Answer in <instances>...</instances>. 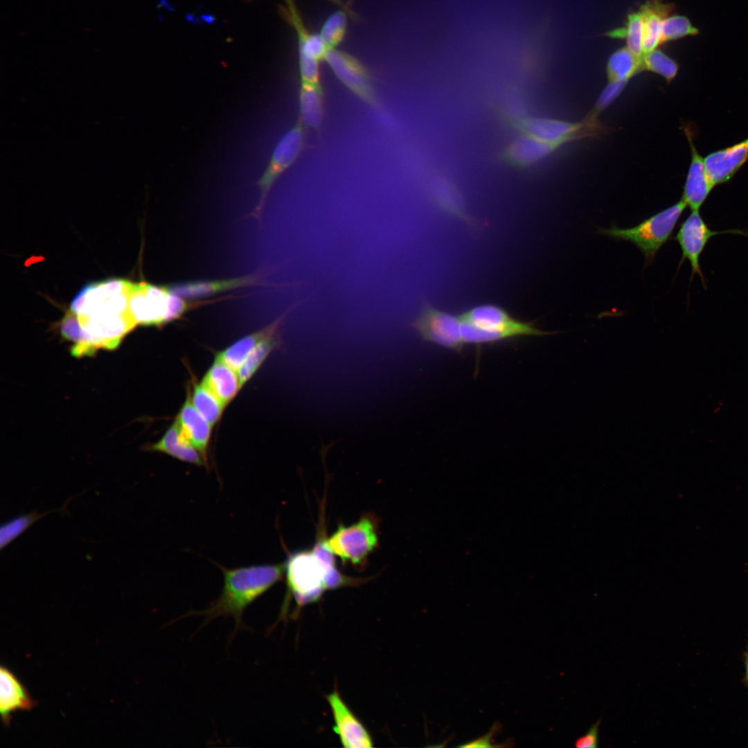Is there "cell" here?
I'll return each instance as SVG.
<instances>
[{
    "label": "cell",
    "mask_w": 748,
    "mask_h": 748,
    "mask_svg": "<svg viewBox=\"0 0 748 748\" xmlns=\"http://www.w3.org/2000/svg\"><path fill=\"white\" fill-rule=\"evenodd\" d=\"M220 569L224 585L219 597L206 609L189 614L204 615L206 622L219 616L231 617L235 622V629H240L243 627V614L247 607L282 580L285 564Z\"/></svg>",
    "instance_id": "obj_1"
},
{
    "label": "cell",
    "mask_w": 748,
    "mask_h": 748,
    "mask_svg": "<svg viewBox=\"0 0 748 748\" xmlns=\"http://www.w3.org/2000/svg\"><path fill=\"white\" fill-rule=\"evenodd\" d=\"M133 283L112 278L84 286L71 302L80 320L105 321L132 315L129 307Z\"/></svg>",
    "instance_id": "obj_2"
},
{
    "label": "cell",
    "mask_w": 748,
    "mask_h": 748,
    "mask_svg": "<svg viewBox=\"0 0 748 748\" xmlns=\"http://www.w3.org/2000/svg\"><path fill=\"white\" fill-rule=\"evenodd\" d=\"M285 564L287 594L278 620L287 617L292 598L296 604L293 616H298L303 607L320 600L326 590L323 568L312 551L291 553Z\"/></svg>",
    "instance_id": "obj_3"
},
{
    "label": "cell",
    "mask_w": 748,
    "mask_h": 748,
    "mask_svg": "<svg viewBox=\"0 0 748 748\" xmlns=\"http://www.w3.org/2000/svg\"><path fill=\"white\" fill-rule=\"evenodd\" d=\"M686 206L681 199L676 204L632 228L612 226L609 229H599L598 231L609 238L632 242L641 251L645 262L649 264L659 249L669 240Z\"/></svg>",
    "instance_id": "obj_4"
},
{
    "label": "cell",
    "mask_w": 748,
    "mask_h": 748,
    "mask_svg": "<svg viewBox=\"0 0 748 748\" xmlns=\"http://www.w3.org/2000/svg\"><path fill=\"white\" fill-rule=\"evenodd\" d=\"M377 522L366 513L349 526L339 525L327 538L329 549L343 563L362 566L378 546Z\"/></svg>",
    "instance_id": "obj_5"
},
{
    "label": "cell",
    "mask_w": 748,
    "mask_h": 748,
    "mask_svg": "<svg viewBox=\"0 0 748 748\" xmlns=\"http://www.w3.org/2000/svg\"><path fill=\"white\" fill-rule=\"evenodd\" d=\"M507 121L522 134L533 136L559 147L572 140L599 134L603 130L596 118V115L593 114L578 123L526 117L523 115L508 118Z\"/></svg>",
    "instance_id": "obj_6"
},
{
    "label": "cell",
    "mask_w": 748,
    "mask_h": 748,
    "mask_svg": "<svg viewBox=\"0 0 748 748\" xmlns=\"http://www.w3.org/2000/svg\"><path fill=\"white\" fill-rule=\"evenodd\" d=\"M735 234L748 236V231L741 229H728L713 231L709 228L703 220L699 211H691L689 215L682 223L675 237L682 252V257L679 267L686 259L691 267V281L695 274H697L704 287L706 283L701 269L700 258L709 240L717 235Z\"/></svg>",
    "instance_id": "obj_7"
},
{
    "label": "cell",
    "mask_w": 748,
    "mask_h": 748,
    "mask_svg": "<svg viewBox=\"0 0 748 748\" xmlns=\"http://www.w3.org/2000/svg\"><path fill=\"white\" fill-rule=\"evenodd\" d=\"M462 323L460 316L426 303L411 326L424 341L461 353L465 345L462 337Z\"/></svg>",
    "instance_id": "obj_8"
},
{
    "label": "cell",
    "mask_w": 748,
    "mask_h": 748,
    "mask_svg": "<svg viewBox=\"0 0 748 748\" xmlns=\"http://www.w3.org/2000/svg\"><path fill=\"white\" fill-rule=\"evenodd\" d=\"M324 60L338 80L354 95L371 107L380 108L371 72L360 60L337 48L328 50Z\"/></svg>",
    "instance_id": "obj_9"
},
{
    "label": "cell",
    "mask_w": 748,
    "mask_h": 748,
    "mask_svg": "<svg viewBox=\"0 0 748 748\" xmlns=\"http://www.w3.org/2000/svg\"><path fill=\"white\" fill-rule=\"evenodd\" d=\"M169 295L166 286L146 282L133 283L129 307L137 324L146 326L166 324Z\"/></svg>",
    "instance_id": "obj_10"
},
{
    "label": "cell",
    "mask_w": 748,
    "mask_h": 748,
    "mask_svg": "<svg viewBox=\"0 0 748 748\" xmlns=\"http://www.w3.org/2000/svg\"><path fill=\"white\" fill-rule=\"evenodd\" d=\"M467 323L478 327L501 330H512L520 336H546L554 332L542 330L533 322L514 319L506 310L494 304H482L459 315Z\"/></svg>",
    "instance_id": "obj_11"
},
{
    "label": "cell",
    "mask_w": 748,
    "mask_h": 748,
    "mask_svg": "<svg viewBox=\"0 0 748 748\" xmlns=\"http://www.w3.org/2000/svg\"><path fill=\"white\" fill-rule=\"evenodd\" d=\"M334 720L333 729L344 747L371 748L373 740L368 730L355 715L338 691L326 696Z\"/></svg>",
    "instance_id": "obj_12"
},
{
    "label": "cell",
    "mask_w": 748,
    "mask_h": 748,
    "mask_svg": "<svg viewBox=\"0 0 748 748\" xmlns=\"http://www.w3.org/2000/svg\"><path fill=\"white\" fill-rule=\"evenodd\" d=\"M305 127L299 118L276 145L270 162L258 182L262 199L276 179L298 158L304 145Z\"/></svg>",
    "instance_id": "obj_13"
},
{
    "label": "cell",
    "mask_w": 748,
    "mask_h": 748,
    "mask_svg": "<svg viewBox=\"0 0 748 748\" xmlns=\"http://www.w3.org/2000/svg\"><path fill=\"white\" fill-rule=\"evenodd\" d=\"M684 131L691 147V161L682 199L691 211H700L713 186L708 176L704 159L700 156L693 144L691 132L687 127H684Z\"/></svg>",
    "instance_id": "obj_14"
},
{
    "label": "cell",
    "mask_w": 748,
    "mask_h": 748,
    "mask_svg": "<svg viewBox=\"0 0 748 748\" xmlns=\"http://www.w3.org/2000/svg\"><path fill=\"white\" fill-rule=\"evenodd\" d=\"M747 159L748 138L708 154L704 158V163L713 186L729 181Z\"/></svg>",
    "instance_id": "obj_15"
},
{
    "label": "cell",
    "mask_w": 748,
    "mask_h": 748,
    "mask_svg": "<svg viewBox=\"0 0 748 748\" xmlns=\"http://www.w3.org/2000/svg\"><path fill=\"white\" fill-rule=\"evenodd\" d=\"M35 702L16 676L6 667L0 668V713L1 720L9 726L11 715L17 711H30Z\"/></svg>",
    "instance_id": "obj_16"
},
{
    "label": "cell",
    "mask_w": 748,
    "mask_h": 748,
    "mask_svg": "<svg viewBox=\"0 0 748 748\" xmlns=\"http://www.w3.org/2000/svg\"><path fill=\"white\" fill-rule=\"evenodd\" d=\"M559 146L522 134L511 142L499 154L504 161L519 168H526L553 153Z\"/></svg>",
    "instance_id": "obj_17"
},
{
    "label": "cell",
    "mask_w": 748,
    "mask_h": 748,
    "mask_svg": "<svg viewBox=\"0 0 748 748\" xmlns=\"http://www.w3.org/2000/svg\"><path fill=\"white\" fill-rule=\"evenodd\" d=\"M184 436L199 452L207 462V451L211 436L212 426L199 414L193 406L190 395L181 407L176 418Z\"/></svg>",
    "instance_id": "obj_18"
},
{
    "label": "cell",
    "mask_w": 748,
    "mask_h": 748,
    "mask_svg": "<svg viewBox=\"0 0 748 748\" xmlns=\"http://www.w3.org/2000/svg\"><path fill=\"white\" fill-rule=\"evenodd\" d=\"M147 449L164 453L181 461L197 466L206 464L199 452L184 436L176 420L166 429L161 439L149 446Z\"/></svg>",
    "instance_id": "obj_19"
},
{
    "label": "cell",
    "mask_w": 748,
    "mask_h": 748,
    "mask_svg": "<svg viewBox=\"0 0 748 748\" xmlns=\"http://www.w3.org/2000/svg\"><path fill=\"white\" fill-rule=\"evenodd\" d=\"M253 282V277L244 276L222 280L188 281L170 284L166 287L170 293L183 299H197L247 286Z\"/></svg>",
    "instance_id": "obj_20"
},
{
    "label": "cell",
    "mask_w": 748,
    "mask_h": 748,
    "mask_svg": "<svg viewBox=\"0 0 748 748\" xmlns=\"http://www.w3.org/2000/svg\"><path fill=\"white\" fill-rule=\"evenodd\" d=\"M286 313L264 328L244 336L224 350L219 352L215 358L238 371L250 352L262 341L279 332Z\"/></svg>",
    "instance_id": "obj_21"
},
{
    "label": "cell",
    "mask_w": 748,
    "mask_h": 748,
    "mask_svg": "<svg viewBox=\"0 0 748 748\" xmlns=\"http://www.w3.org/2000/svg\"><path fill=\"white\" fill-rule=\"evenodd\" d=\"M236 371L221 360L215 359L202 382L226 407L241 389Z\"/></svg>",
    "instance_id": "obj_22"
},
{
    "label": "cell",
    "mask_w": 748,
    "mask_h": 748,
    "mask_svg": "<svg viewBox=\"0 0 748 748\" xmlns=\"http://www.w3.org/2000/svg\"><path fill=\"white\" fill-rule=\"evenodd\" d=\"M674 6L661 0H647L640 7L643 21V54L650 53L661 45V28L664 20Z\"/></svg>",
    "instance_id": "obj_23"
},
{
    "label": "cell",
    "mask_w": 748,
    "mask_h": 748,
    "mask_svg": "<svg viewBox=\"0 0 748 748\" xmlns=\"http://www.w3.org/2000/svg\"><path fill=\"white\" fill-rule=\"evenodd\" d=\"M300 116L305 127L320 128L324 114L323 90L321 84L301 82L299 90Z\"/></svg>",
    "instance_id": "obj_24"
},
{
    "label": "cell",
    "mask_w": 748,
    "mask_h": 748,
    "mask_svg": "<svg viewBox=\"0 0 748 748\" xmlns=\"http://www.w3.org/2000/svg\"><path fill=\"white\" fill-rule=\"evenodd\" d=\"M643 71L642 58L636 56L627 47L620 48L609 57L607 64L609 82L627 81Z\"/></svg>",
    "instance_id": "obj_25"
},
{
    "label": "cell",
    "mask_w": 748,
    "mask_h": 748,
    "mask_svg": "<svg viewBox=\"0 0 748 748\" xmlns=\"http://www.w3.org/2000/svg\"><path fill=\"white\" fill-rule=\"evenodd\" d=\"M280 332L260 342L248 355L238 370L241 389L253 376L267 357L282 344Z\"/></svg>",
    "instance_id": "obj_26"
},
{
    "label": "cell",
    "mask_w": 748,
    "mask_h": 748,
    "mask_svg": "<svg viewBox=\"0 0 748 748\" xmlns=\"http://www.w3.org/2000/svg\"><path fill=\"white\" fill-rule=\"evenodd\" d=\"M71 499L67 500L64 504L57 509H53L43 513L37 510L17 516L1 525L0 529V549L3 550L10 543L24 533L28 528L33 526L37 521L53 512H59L66 514L68 511L67 506Z\"/></svg>",
    "instance_id": "obj_27"
},
{
    "label": "cell",
    "mask_w": 748,
    "mask_h": 748,
    "mask_svg": "<svg viewBox=\"0 0 748 748\" xmlns=\"http://www.w3.org/2000/svg\"><path fill=\"white\" fill-rule=\"evenodd\" d=\"M605 35L612 38L625 39L627 47L636 56L642 58L643 21L640 10L628 14L624 27L610 30Z\"/></svg>",
    "instance_id": "obj_28"
},
{
    "label": "cell",
    "mask_w": 748,
    "mask_h": 748,
    "mask_svg": "<svg viewBox=\"0 0 748 748\" xmlns=\"http://www.w3.org/2000/svg\"><path fill=\"white\" fill-rule=\"evenodd\" d=\"M190 398L196 410L212 427L220 420L225 407L202 382L194 384Z\"/></svg>",
    "instance_id": "obj_29"
},
{
    "label": "cell",
    "mask_w": 748,
    "mask_h": 748,
    "mask_svg": "<svg viewBox=\"0 0 748 748\" xmlns=\"http://www.w3.org/2000/svg\"><path fill=\"white\" fill-rule=\"evenodd\" d=\"M643 71L660 75L670 83L676 76L679 65L659 49H655L642 57Z\"/></svg>",
    "instance_id": "obj_30"
},
{
    "label": "cell",
    "mask_w": 748,
    "mask_h": 748,
    "mask_svg": "<svg viewBox=\"0 0 748 748\" xmlns=\"http://www.w3.org/2000/svg\"><path fill=\"white\" fill-rule=\"evenodd\" d=\"M346 13L344 10L332 13L322 26L320 35L328 50L336 48L344 39L347 28Z\"/></svg>",
    "instance_id": "obj_31"
},
{
    "label": "cell",
    "mask_w": 748,
    "mask_h": 748,
    "mask_svg": "<svg viewBox=\"0 0 748 748\" xmlns=\"http://www.w3.org/2000/svg\"><path fill=\"white\" fill-rule=\"evenodd\" d=\"M697 33L698 30L692 26L686 17L678 15L667 17L662 24L661 43L689 35H696Z\"/></svg>",
    "instance_id": "obj_32"
},
{
    "label": "cell",
    "mask_w": 748,
    "mask_h": 748,
    "mask_svg": "<svg viewBox=\"0 0 748 748\" xmlns=\"http://www.w3.org/2000/svg\"><path fill=\"white\" fill-rule=\"evenodd\" d=\"M319 62L304 55H299L301 82L321 84Z\"/></svg>",
    "instance_id": "obj_33"
},
{
    "label": "cell",
    "mask_w": 748,
    "mask_h": 748,
    "mask_svg": "<svg viewBox=\"0 0 748 748\" xmlns=\"http://www.w3.org/2000/svg\"><path fill=\"white\" fill-rule=\"evenodd\" d=\"M626 84L625 82H609L599 96L593 114L596 115L598 112L607 107L619 96Z\"/></svg>",
    "instance_id": "obj_34"
},
{
    "label": "cell",
    "mask_w": 748,
    "mask_h": 748,
    "mask_svg": "<svg viewBox=\"0 0 748 748\" xmlns=\"http://www.w3.org/2000/svg\"><path fill=\"white\" fill-rule=\"evenodd\" d=\"M190 306V305L183 298L170 292L166 323L178 319L188 310Z\"/></svg>",
    "instance_id": "obj_35"
},
{
    "label": "cell",
    "mask_w": 748,
    "mask_h": 748,
    "mask_svg": "<svg viewBox=\"0 0 748 748\" xmlns=\"http://www.w3.org/2000/svg\"><path fill=\"white\" fill-rule=\"evenodd\" d=\"M601 718H599L588 729L587 733L578 738L574 742L577 748H596L599 746L598 734Z\"/></svg>",
    "instance_id": "obj_36"
},
{
    "label": "cell",
    "mask_w": 748,
    "mask_h": 748,
    "mask_svg": "<svg viewBox=\"0 0 748 748\" xmlns=\"http://www.w3.org/2000/svg\"><path fill=\"white\" fill-rule=\"evenodd\" d=\"M499 725H495V724L494 726H492V727L491 728L490 731L488 733H486V735H484L482 737H481V738H479L478 739H476L474 740H472V741L467 742L466 743H464L463 745H459L458 747H494V745L491 744L492 739L493 736L499 731Z\"/></svg>",
    "instance_id": "obj_37"
},
{
    "label": "cell",
    "mask_w": 748,
    "mask_h": 748,
    "mask_svg": "<svg viewBox=\"0 0 748 748\" xmlns=\"http://www.w3.org/2000/svg\"><path fill=\"white\" fill-rule=\"evenodd\" d=\"M252 1V0H249ZM334 4L344 10L352 18H355V14L346 6L343 0H328Z\"/></svg>",
    "instance_id": "obj_38"
},
{
    "label": "cell",
    "mask_w": 748,
    "mask_h": 748,
    "mask_svg": "<svg viewBox=\"0 0 748 748\" xmlns=\"http://www.w3.org/2000/svg\"><path fill=\"white\" fill-rule=\"evenodd\" d=\"M745 680L748 684V650L745 654Z\"/></svg>",
    "instance_id": "obj_39"
}]
</instances>
